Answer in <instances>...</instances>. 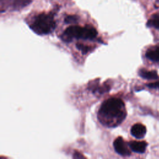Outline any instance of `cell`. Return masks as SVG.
<instances>
[{
  "mask_svg": "<svg viewBox=\"0 0 159 159\" xmlns=\"http://www.w3.org/2000/svg\"><path fill=\"white\" fill-rule=\"evenodd\" d=\"M124 102L119 98H111L106 100L98 112L99 120L104 125L114 127L120 124L126 117Z\"/></svg>",
  "mask_w": 159,
  "mask_h": 159,
  "instance_id": "obj_1",
  "label": "cell"
},
{
  "mask_svg": "<svg viewBox=\"0 0 159 159\" xmlns=\"http://www.w3.org/2000/svg\"><path fill=\"white\" fill-rule=\"evenodd\" d=\"M79 20V17L76 15H70L65 17V22L66 24H75Z\"/></svg>",
  "mask_w": 159,
  "mask_h": 159,
  "instance_id": "obj_11",
  "label": "cell"
},
{
  "mask_svg": "<svg viewBox=\"0 0 159 159\" xmlns=\"http://www.w3.org/2000/svg\"><path fill=\"white\" fill-rule=\"evenodd\" d=\"M131 134L136 139H142L146 134L147 129L145 126L142 124H134L130 130Z\"/></svg>",
  "mask_w": 159,
  "mask_h": 159,
  "instance_id": "obj_5",
  "label": "cell"
},
{
  "mask_svg": "<svg viewBox=\"0 0 159 159\" xmlns=\"http://www.w3.org/2000/svg\"><path fill=\"white\" fill-rule=\"evenodd\" d=\"M155 7L156 8H159V0H157L155 2Z\"/></svg>",
  "mask_w": 159,
  "mask_h": 159,
  "instance_id": "obj_15",
  "label": "cell"
},
{
  "mask_svg": "<svg viewBox=\"0 0 159 159\" xmlns=\"http://www.w3.org/2000/svg\"><path fill=\"white\" fill-rule=\"evenodd\" d=\"M55 27L56 22L53 15L51 13L40 14L30 26L31 29L39 35L50 34L55 29Z\"/></svg>",
  "mask_w": 159,
  "mask_h": 159,
  "instance_id": "obj_3",
  "label": "cell"
},
{
  "mask_svg": "<svg viewBox=\"0 0 159 159\" xmlns=\"http://www.w3.org/2000/svg\"><path fill=\"white\" fill-rule=\"evenodd\" d=\"M98 34L95 28L91 25H86L84 27L78 25H71L68 27L61 36L62 40L69 42L73 38L83 39H93Z\"/></svg>",
  "mask_w": 159,
  "mask_h": 159,
  "instance_id": "obj_2",
  "label": "cell"
},
{
  "mask_svg": "<svg viewBox=\"0 0 159 159\" xmlns=\"http://www.w3.org/2000/svg\"><path fill=\"white\" fill-rule=\"evenodd\" d=\"M146 57L150 60L154 61H159V45L148 49L146 53Z\"/></svg>",
  "mask_w": 159,
  "mask_h": 159,
  "instance_id": "obj_7",
  "label": "cell"
},
{
  "mask_svg": "<svg viewBox=\"0 0 159 159\" xmlns=\"http://www.w3.org/2000/svg\"><path fill=\"white\" fill-rule=\"evenodd\" d=\"M31 0H14L12 8L14 10H19L29 4Z\"/></svg>",
  "mask_w": 159,
  "mask_h": 159,
  "instance_id": "obj_10",
  "label": "cell"
},
{
  "mask_svg": "<svg viewBox=\"0 0 159 159\" xmlns=\"http://www.w3.org/2000/svg\"><path fill=\"white\" fill-rule=\"evenodd\" d=\"M130 149L137 153H143L147 146V143L145 141H131L129 143Z\"/></svg>",
  "mask_w": 159,
  "mask_h": 159,
  "instance_id": "obj_6",
  "label": "cell"
},
{
  "mask_svg": "<svg viewBox=\"0 0 159 159\" xmlns=\"http://www.w3.org/2000/svg\"><path fill=\"white\" fill-rule=\"evenodd\" d=\"M139 74L142 78L147 80H155L158 78L157 73L155 71H147L144 69H141Z\"/></svg>",
  "mask_w": 159,
  "mask_h": 159,
  "instance_id": "obj_8",
  "label": "cell"
},
{
  "mask_svg": "<svg viewBox=\"0 0 159 159\" xmlns=\"http://www.w3.org/2000/svg\"><path fill=\"white\" fill-rule=\"evenodd\" d=\"M76 47H77V48L78 49L81 50L83 53H87L90 50V47H88L87 45H84L81 44V43H77L76 44Z\"/></svg>",
  "mask_w": 159,
  "mask_h": 159,
  "instance_id": "obj_12",
  "label": "cell"
},
{
  "mask_svg": "<svg viewBox=\"0 0 159 159\" xmlns=\"http://www.w3.org/2000/svg\"><path fill=\"white\" fill-rule=\"evenodd\" d=\"M148 27H153L159 30V14H154L147 23Z\"/></svg>",
  "mask_w": 159,
  "mask_h": 159,
  "instance_id": "obj_9",
  "label": "cell"
},
{
  "mask_svg": "<svg viewBox=\"0 0 159 159\" xmlns=\"http://www.w3.org/2000/svg\"><path fill=\"white\" fill-rule=\"evenodd\" d=\"M73 158H85V157L84 155H83L81 153H80L78 152H75L74 153V156Z\"/></svg>",
  "mask_w": 159,
  "mask_h": 159,
  "instance_id": "obj_14",
  "label": "cell"
},
{
  "mask_svg": "<svg viewBox=\"0 0 159 159\" xmlns=\"http://www.w3.org/2000/svg\"><path fill=\"white\" fill-rule=\"evenodd\" d=\"M116 152L122 156H128L130 155V148L129 145L121 137H118L113 143Z\"/></svg>",
  "mask_w": 159,
  "mask_h": 159,
  "instance_id": "obj_4",
  "label": "cell"
},
{
  "mask_svg": "<svg viewBox=\"0 0 159 159\" xmlns=\"http://www.w3.org/2000/svg\"><path fill=\"white\" fill-rule=\"evenodd\" d=\"M147 86L150 88H159V81L147 84Z\"/></svg>",
  "mask_w": 159,
  "mask_h": 159,
  "instance_id": "obj_13",
  "label": "cell"
}]
</instances>
